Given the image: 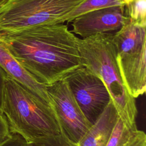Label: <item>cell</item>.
Masks as SVG:
<instances>
[{"label":"cell","instance_id":"cell-1","mask_svg":"<svg viewBox=\"0 0 146 146\" xmlns=\"http://www.w3.org/2000/svg\"><path fill=\"white\" fill-rule=\"evenodd\" d=\"M0 39L21 66L45 86L82 66L79 38L63 23L0 31Z\"/></svg>","mask_w":146,"mask_h":146},{"label":"cell","instance_id":"cell-2","mask_svg":"<svg viewBox=\"0 0 146 146\" xmlns=\"http://www.w3.org/2000/svg\"><path fill=\"white\" fill-rule=\"evenodd\" d=\"M112 36L113 34L108 33L79 38L82 64L104 82L122 121L137 129L135 100L129 94L121 78Z\"/></svg>","mask_w":146,"mask_h":146},{"label":"cell","instance_id":"cell-3","mask_svg":"<svg viewBox=\"0 0 146 146\" xmlns=\"http://www.w3.org/2000/svg\"><path fill=\"white\" fill-rule=\"evenodd\" d=\"M2 112L10 131L28 143L61 134L54 112L48 103L6 76Z\"/></svg>","mask_w":146,"mask_h":146},{"label":"cell","instance_id":"cell-4","mask_svg":"<svg viewBox=\"0 0 146 146\" xmlns=\"http://www.w3.org/2000/svg\"><path fill=\"white\" fill-rule=\"evenodd\" d=\"M85 0H7L0 7V31L62 23Z\"/></svg>","mask_w":146,"mask_h":146},{"label":"cell","instance_id":"cell-5","mask_svg":"<svg viewBox=\"0 0 146 146\" xmlns=\"http://www.w3.org/2000/svg\"><path fill=\"white\" fill-rule=\"evenodd\" d=\"M116 60L122 78L133 80L146 72V31L128 21L114 34Z\"/></svg>","mask_w":146,"mask_h":146},{"label":"cell","instance_id":"cell-6","mask_svg":"<svg viewBox=\"0 0 146 146\" xmlns=\"http://www.w3.org/2000/svg\"><path fill=\"white\" fill-rule=\"evenodd\" d=\"M64 79L84 116L93 124L111 100L104 82L83 66Z\"/></svg>","mask_w":146,"mask_h":146},{"label":"cell","instance_id":"cell-7","mask_svg":"<svg viewBox=\"0 0 146 146\" xmlns=\"http://www.w3.org/2000/svg\"><path fill=\"white\" fill-rule=\"evenodd\" d=\"M46 89L61 134L76 145L92 124L84 116L64 79L46 86Z\"/></svg>","mask_w":146,"mask_h":146},{"label":"cell","instance_id":"cell-8","mask_svg":"<svg viewBox=\"0 0 146 146\" xmlns=\"http://www.w3.org/2000/svg\"><path fill=\"white\" fill-rule=\"evenodd\" d=\"M128 21L124 5L103 8L75 18L72 21V32L82 38L100 33H108L117 31Z\"/></svg>","mask_w":146,"mask_h":146},{"label":"cell","instance_id":"cell-9","mask_svg":"<svg viewBox=\"0 0 146 146\" xmlns=\"http://www.w3.org/2000/svg\"><path fill=\"white\" fill-rule=\"evenodd\" d=\"M0 67L7 76L11 78L30 92L50 104L46 86L36 79L17 60L5 43L0 39Z\"/></svg>","mask_w":146,"mask_h":146},{"label":"cell","instance_id":"cell-10","mask_svg":"<svg viewBox=\"0 0 146 146\" xmlns=\"http://www.w3.org/2000/svg\"><path fill=\"white\" fill-rule=\"evenodd\" d=\"M112 100L75 146H106L117 118Z\"/></svg>","mask_w":146,"mask_h":146},{"label":"cell","instance_id":"cell-11","mask_svg":"<svg viewBox=\"0 0 146 146\" xmlns=\"http://www.w3.org/2000/svg\"><path fill=\"white\" fill-rule=\"evenodd\" d=\"M124 5L123 0H85L74 10L63 17L62 23L71 22L76 17L86 13L103 8Z\"/></svg>","mask_w":146,"mask_h":146},{"label":"cell","instance_id":"cell-12","mask_svg":"<svg viewBox=\"0 0 146 146\" xmlns=\"http://www.w3.org/2000/svg\"><path fill=\"white\" fill-rule=\"evenodd\" d=\"M124 11L130 22L146 27V0H125Z\"/></svg>","mask_w":146,"mask_h":146},{"label":"cell","instance_id":"cell-13","mask_svg":"<svg viewBox=\"0 0 146 146\" xmlns=\"http://www.w3.org/2000/svg\"><path fill=\"white\" fill-rule=\"evenodd\" d=\"M137 129L125 124L117 116L115 125L106 146H122Z\"/></svg>","mask_w":146,"mask_h":146},{"label":"cell","instance_id":"cell-14","mask_svg":"<svg viewBox=\"0 0 146 146\" xmlns=\"http://www.w3.org/2000/svg\"><path fill=\"white\" fill-rule=\"evenodd\" d=\"M26 146H75L67 140L62 134L40 139L28 143Z\"/></svg>","mask_w":146,"mask_h":146},{"label":"cell","instance_id":"cell-15","mask_svg":"<svg viewBox=\"0 0 146 146\" xmlns=\"http://www.w3.org/2000/svg\"><path fill=\"white\" fill-rule=\"evenodd\" d=\"M122 146H146V135L137 129Z\"/></svg>","mask_w":146,"mask_h":146},{"label":"cell","instance_id":"cell-16","mask_svg":"<svg viewBox=\"0 0 146 146\" xmlns=\"http://www.w3.org/2000/svg\"><path fill=\"white\" fill-rule=\"evenodd\" d=\"M27 141L20 135L11 133L10 136L0 144V146H26Z\"/></svg>","mask_w":146,"mask_h":146},{"label":"cell","instance_id":"cell-17","mask_svg":"<svg viewBox=\"0 0 146 146\" xmlns=\"http://www.w3.org/2000/svg\"><path fill=\"white\" fill-rule=\"evenodd\" d=\"M11 135L8 123L5 116L0 112V144L7 139Z\"/></svg>","mask_w":146,"mask_h":146},{"label":"cell","instance_id":"cell-18","mask_svg":"<svg viewBox=\"0 0 146 146\" xmlns=\"http://www.w3.org/2000/svg\"><path fill=\"white\" fill-rule=\"evenodd\" d=\"M6 76H7V75L6 72L0 67V112L2 113V107L3 98L4 86H5V81Z\"/></svg>","mask_w":146,"mask_h":146},{"label":"cell","instance_id":"cell-19","mask_svg":"<svg viewBox=\"0 0 146 146\" xmlns=\"http://www.w3.org/2000/svg\"><path fill=\"white\" fill-rule=\"evenodd\" d=\"M7 1V0H0V7L2 6Z\"/></svg>","mask_w":146,"mask_h":146},{"label":"cell","instance_id":"cell-20","mask_svg":"<svg viewBox=\"0 0 146 146\" xmlns=\"http://www.w3.org/2000/svg\"><path fill=\"white\" fill-rule=\"evenodd\" d=\"M123 1H124H124H125V0H123Z\"/></svg>","mask_w":146,"mask_h":146}]
</instances>
